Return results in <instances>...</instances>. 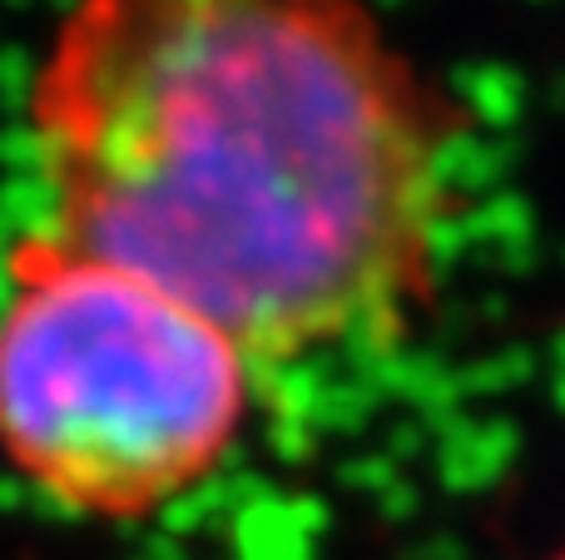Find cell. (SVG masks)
I'll return each instance as SVG.
<instances>
[{
	"label": "cell",
	"mask_w": 565,
	"mask_h": 560,
	"mask_svg": "<svg viewBox=\"0 0 565 560\" xmlns=\"http://www.w3.org/2000/svg\"><path fill=\"white\" fill-rule=\"evenodd\" d=\"M25 125L50 228L258 373L392 353L437 298L457 119L367 0H75Z\"/></svg>",
	"instance_id": "1"
},
{
	"label": "cell",
	"mask_w": 565,
	"mask_h": 560,
	"mask_svg": "<svg viewBox=\"0 0 565 560\" xmlns=\"http://www.w3.org/2000/svg\"><path fill=\"white\" fill-rule=\"evenodd\" d=\"M0 283V462L50 511L139 526L224 472L264 377L224 327L55 228Z\"/></svg>",
	"instance_id": "2"
},
{
	"label": "cell",
	"mask_w": 565,
	"mask_h": 560,
	"mask_svg": "<svg viewBox=\"0 0 565 560\" xmlns=\"http://www.w3.org/2000/svg\"><path fill=\"white\" fill-rule=\"evenodd\" d=\"M561 560H565V556H561Z\"/></svg>",
	"instance_id": "3"
}]
</instances>
